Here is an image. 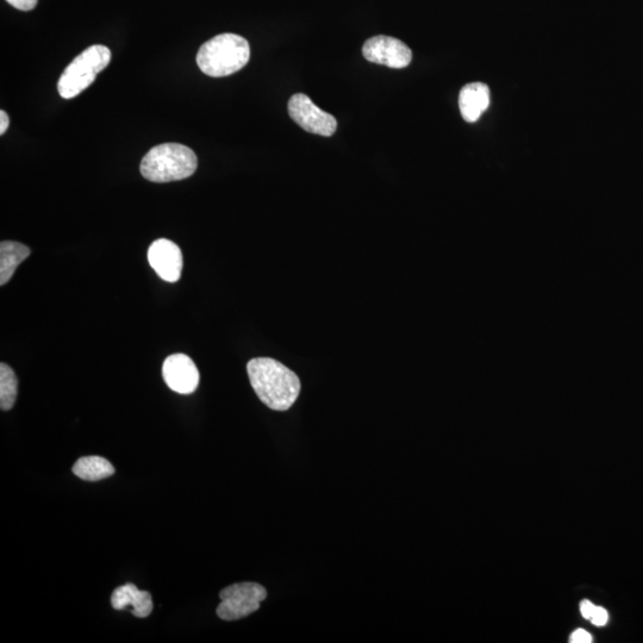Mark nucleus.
<instances>
[{
	"mask_svg": "<svg viewBox=\"0 0 643 643\" xmlns=\"http://www.w3.org/2000/svg\"><path fill=\"white\" fill-rule=\"evenodd\" d=\"M247 372L253 390L268 408L286 411L296 403L301 393V380L279 361L271 358L253 359L248 362Z\"/></svg>",
	"mask_w": 643,
	"mask_h": 643,
	"instance_id": "obj_1",
	"label": "nucleus"
},
{
	"mask_svg": "<svg viewBox=\"0 0 643 643\" xmlns=\"http://www.w3.org/2000/svg\"><path fill=\"white\" fill-rule=\"evenodd\" d=\"M251 47L245 37L221 34L199 49L197 64L206 76L222 78L232 76L248 64Z\"/></svg>",
	"mask_w": 643,
	"mask_h": 643,
	"instance_id": "obj_2",
	"label": "nucleus"
},
{
	"mask_svg": "<svg viewBox=\"0 0 643 643\" xmlns=\"http://www.w3.org/2000/svg\"><path fill=\"white\" fill-rule=\"evenodd\" d=\"M197 167V155L191 148L180 143H165L146 154L140 170L143 178L153 183H171L190 178Z\"/></svg>",
	"mask_w": 643,
	"mask_h": 643,
	"instance_id": "obj_3",
	"label": "nucleus"
},
{
	"mask_svg": "<svg viewBox=\"0 0 643 643\" xmlns=\"http://www.w3.org/2000/svg\"><path fill=\"white\" fill-rule=\"evenodd\" d=\"M110 49L95 45L85 49L66 67L59 79V95L64 99L76 98L93 84L99 73L109 66Z\"/></svg>",
	"mask_w": 643,
	"mask_h": 643,
	"instance_id": "obj_4",
	"label": "nucleus"
},
{
	"mask_svg": "<svg viewBox=\"0 0 643 643\" xmlns=\"http://www.w3.org/2000/svg\"><path fill=\"white\" fill-rule=\"evenodd\" d=\"M267 591L257 583H239L224 589L220 593L221 604L217 607V616L223 621H237L258 611L265 601Z\"/></svg>",
	"mask_w": 643,
	"mask_h": 643,
	"instance_id": "obj_5",
	"label": "nucleus"
},
{
	"mask_svg": "<svg viewBox=\"0 0 643 643\" xmlns=\"http://www.w3.org/2000/svg\"><path fill=\"white\" fill-rule=\"evenodd\" d=\"M289 114L299 127L308 133L329 137L337 129L335 117L318 108L303 93L293 96L289 102Z\"/></svg>",
	"mask_w": 643,
	"mask_h": 643,
	"instance_id": "obj_6",
	"label": "nucleus"
},
{
	"mask_svg": "<svg viewBox=\"0 0 643 643\" xmlns=\"http://www.w3.org/2000/svg\"><path fill=\"white\" fill-rule=\"evenodd\" d=\"M362 54L373 64L396 68V70L408 67L412 60L411 49L405 43L385 35L374 36L367 40L362 47Z\"/></svg>",
	"mask_w": 643,
	"mask_h": 643,
	"instance_id": "obj_7",
	"label": "nucleus"
},
{
	"mask_svg": "<svg viewBox=\"0 0 643 643\" xmlns=\"http://www.w3.org/2000/svg\"><path fill=\"white\" fill-rule=\"evenodd\" d=\"M148 261L158 276L167 283H176L183 271V253L176 243L156 240L148 249Z\"/></svg>",
	"mask_w": 643,
	"mask_h": 643,
	"instance_id": "obj_8",
	"label": "nucleus"
},
{
	"mask_svg": "<svg viewBox=\"0 0 643 643\" xmlns=\"http://www.w3.org/2000/svg\"><path fill=\"white\" fill-rule=\"evenodd\" d=\"M165 383L180 395H191L199 385V372L195 362L185 354H173L162 367Z\"/></svg>",
	"mask_w": 643,
	"mask_h": 643,
	"instance_id": "obj_9",
	"label": "nucleus"
},
{
	"mask_svg": "<svg viewBox=\"0 0 643 643\" xmlns=\"http://www.w3.org/2000/svg\"><path fill=\"white\" fill-rule=\"evenodd\" d=\"M491 103L490 89L483 83H471L463 87L459 96L461 116L468 123L479 120Z\"/></svg>",
	"mask_w": 643,
	"mask_h": 643,
	"instance_id": "obj_10",
	"label": "nucleus"
},
{
	"mask_svg": "<svg viewBox=\"0 0 643 643\" xmlns=\"http://www.w3.org/2000/svg\"><path fill=\"white\" fill-rule=\"evenodd\" d=\"M111 605L115 610L133 608L131 613L139 618H146L152 614L153 599L148 591H141L134 584H126L117 588L111 596Z\"/></svg>",
	"mask_w": 643,
	"mask_h": 643,
	"instance_id": "obj_11",
	"label": "nucleus"
},
{
	"mask_svg": "<svg viewBox=\"0 0 643 643\" xmlns=\"http://www.w3.org/2000/svg\"><path fill=\"white\" fill-rule=\"evenodd\" d=\"M30 249L26 245L15 241H3L0 243V285L4 286L10 282L17 267L29 258Z\"/></svg>",
	"mask_w": 643,
	"mask_h": 643,
	"instance_id": "obj_12",
	"label": "nucleus"
},
{
	"mask_svg": "<svg viewBox=\"0 0 643 643\" xmlns=\"http://www.w3.org/2000/svg\"><path fill=\"white\" fill-rule=\"evenodd\" d=\"M73 473L86 482H99L111 477L115 473V467L105 458L93 455L80 458L73 466Z\"/></svg>",
	"mask_w": 643,
	"mask_h": 643,
	"instance_id": "obj_13",
	"label": "nucleus"
},
{
	"mask_svg": "<svg viewBox=\"0 0 643 643\" xmlns=\"http://www.w3.org/2000/svg\"><path fill=\"white\" fill-rule=\"evenodd\" d=\"M18 380L14 370L5 362L0 364V408L9 411L17 398Z\"/></svg>",
	"mask_w": 643,
	"mask_h": 643,
	"instance_id": "obj_14",
	"label": "nucleus"
},
{
	"mask_svg": "<svg viewBox=\"0 0 643 643\" xmlns=\"http://www.w3.org/2000/svg\"><path fill=\"white\" fill-rule=\"evenodd\" d=\"M608 618L607 610L596 607L595 611H593L591 622L597 627H603L607 624Z\"/></svg>",
	"mask_w": 643,
	"mask_h": 643,
	"instance_id": "obj_15",
	"label": "nucleus"
},
{
	"mask_svg": "<svg viewBox=\"0 0 643 643\" xmlns=\"http://www.w3.org/2000/svg\"><path fill=\"white\" fill-rule=\"evenodd\" d=\"M6 2L21 11L33 10L37 5V0H6Z\"/></svg>",
	"mask_w": 643,
	"mask_h": 643,
	"instance_id": "obj_16",
	"label": "nucleus"
},
{
	"mask_svg": "<svg viewBox=\"0 0 643 643\" xmlns=\"http://www.w3.org/2000/svg\"><path fill=\"white\" fill-rule=\"evenodd\" d=\"M572 643H589L592 641L591 635L583 629H578L571 636Z\"/></svg>",
	"mask_w": 643,
	"mask_h": 643,
	"instance_id": "obj_17",
	"label": "nucleus"
},
{
	"mask_svg": "<svg viewBox=\"0 0 643 643\" xmlns=\"http://www.w3.org/2000/svg\"><path fill=\"white\" fill-rule=\"evenodd\" d=\"M595 609V605H593L590 601H583L582 604H580V611H582V615L586 618V620H591L593 611H595Z\"/></svg>",
	"mask_w": 643,
	"mask_h": 643,
	"instance_id": "obj_18",
	"label": "nucleus"
},
{
	"mask_svg": "<svg viewBox=\"0 0 643 643\" xmlns=\"http://www.w3.org/2000/svg\"><path fill=\"white\" fill-rule=\"evenodd\" d=\"M10 124L9 116L4 110L0 111V134L4 135Z\"/></svg>",
	"mask_w": 643,
	"mask_h": 643,
	"instance_id": "obj_19",
	"label": "nucleus"
}]
</instances>
